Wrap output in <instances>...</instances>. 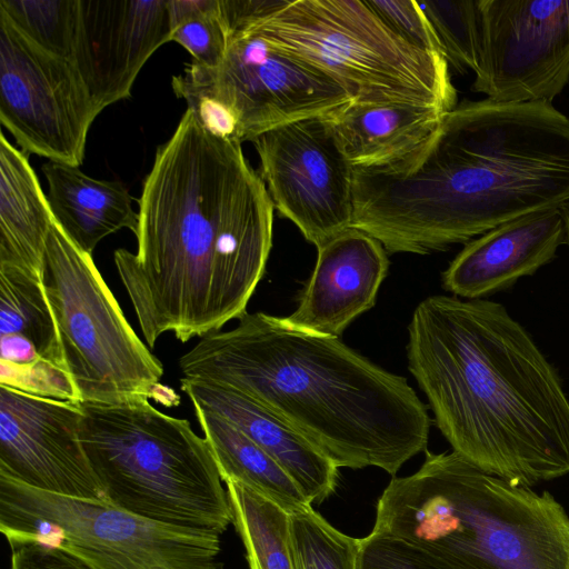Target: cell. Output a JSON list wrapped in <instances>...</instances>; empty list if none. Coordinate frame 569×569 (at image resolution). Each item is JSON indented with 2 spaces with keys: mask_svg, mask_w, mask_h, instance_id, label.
<instances>
[{
  "mask_svg": "<svg viewBox=\"0 0 569 569\" xmlns=\"http://www.w3.org/2000/svg\"><path fill=\"white\" fill-rule=\"evenodd\" d=\"M224 31L226 52L217 67L192 61L171 81L176 96L212 133L252 142L273 128L353 101L331 78L263 36L246 27L224 26Z\"/></svg>",
  "mask_w": 569,
  "mask_h": 569,
  "instance_id": "obj_9",
  "label": "cell"
},
{
  "mask_svg": "<svg viewBox=\"0 0 569 569\" xmlns=\"http://www.w3.org/2000/svg\"><path fill=\"white\" fill-rule=\"evenodd\" d=\"M169 41V0H79L73 63L100 111L131 96L144 63Z\"/></svg>",
  "mask_w": 569,
  "mask_h": 569,
  "instance_id": "obj_15",
  "label": "cell"
},
{
  "mask_svg": "<svg viewBox=\"0 0 569 569\" xmlns=\"http://www.w3.org/2000/svg\"><path fill=\"white\" fill-rule=\"evenodd\" d=\"M226 486L249 569H296L289 513L246 486L232 481Z\"/></svg>",
  "mask_w": 569,
  "mask_h": 569,
  "instance_id": "obj_24",
  "label": "cell"
},
{
  "mask_svg": "<svg viewBox=\"0 0 569 569\" xmlns=\"http://www.w3.org/2000/svg\"><path fill=\"white\" fill-rule=\"evenodd\" d=\"M446 114L431 106L351 101L323 117L352 168L380 169L420 148Z\"/></svg>",
  "mask_w": 569,
  "mask_h": 569,
  "instance_id": "obj_19",
  "label": "cell"
},
{
  "mask_svg": "<svg viewBox=\"0 0 569 569\" xmlns=\"http://www.w3.org/2000/svg\"><path fill=\"white\" fill-rule=\"evenodd\" d=\"M54 222L28 154L0 134V266L41 277Z\"/></svg>",
  "mask_w": 569,
  "mask_h": 569,
  "instance_id": "obj_21",
  "label": "cell"
},
{
  "mask_svg": "<svg viewBox=\"0 0 569 569\" xmlns=\"http://www.w3.org/2000/svg\"><path fill=\"white\" fill-rule=\"evenodd\" d=\"M180 388L192 406L224 418L268 452L296 481L311 505L323 502L335 492L339 469L336 463L267 407L210 381L182 377Z\"/></svg>",
  "mask_w": 569,
  "mask_h": 569,
  "instance_id": "obj_18",
  "label": "cell"
},
{
  "mask_svg": "<svg viewBox=\"0 0 569 569\" xmlns=\"http://www.w3.org/2000/svg\"><path fill=\"white\" fill-rule=\"evenodd\" d=\"M11 569H99L66 548L39 541L11 545Z\"/></svg>",
  "mask_w": 569,
  "mask_h": 569,
  "instance_id": "obj_32",
  "label": "cell"
},
{
  "mask_svg": "<svg viewBox=\"0 0 569 569\" xmlns=\"http://www.w3.org/2000/svg\"><path fill=\"white\" fill-rule=\"evenodd\" d=\"M0 13L40 48L73 62L79 0H0Z\"/></svg>",
  "mask_w": 569,
  "mask_h": 569,
  "instance_id": "obj_25",
  "label": "cell"
},
{
  "mask_svg": "<svg viewBox=\"0 0 569 569\" xmlns=\"http://www.w3.org/2000/svg\"><path fill=\"white\" fill-rule=\"evenodd\" d=\"M472 91L497 102L552 100L569 82V0H479Z\"/></svg>",
  "mask_w": 569,
  "mask_h": 569,
  "instance_id": "obj_13",
  "label": "cell"
},
{
  "mask_svg": "<svg viewBox=\"0 0 569 569\" xmlns=\"http://www.w3.org/2000/svg\"><path fill=\"white\" fill-rule=\"evenodd\" d=\"M41 280L79 403L156 401L162 363L126 319L91 254L80 250L56 221Z\"/></svg>",
  "mask_w": 569,
  "mask_h": 569,
  "instance_id": "obj_8",
  "label": "cell"
},
{
  "mask_svg": "<svg viewBox=\"0 0 569 569\" xmlns=\"http://www.w3.org/2000/svg\"><path fill=\"white\" fill-rule=\"evenodd\" d=\"M4 335L26 338L43 361L67 372L41 277L0 266V336Z\"/></svg>",
  "mask_w": 569,
  "mask_h": 569,
  "instance_id": "obj_23",
  "label": "cell"
},
{
  "mask_svg": "<svg viewBox=\"0 0 569 569\" xmlns=\"http://www.w3.org/2000/svg\"><path fill=\"white\" fill-rule=\"evenodd\" d=\"M179 359L184 378L237 390L267 407L338 468L377 467L395 476L427 450L431 419L408 380L339 337L287 318L244 312Z\"/></svg>",
  "mask_w": 569,
  "mask_h": 569,
  "instance_id": "obj_3",
  "label": "cell"
},
{
  "mask_svg": "<svg viewBox=\"0 0 569 569\" xmlns=\"http://www.w3.org/2000/svg\"><path fill=\"white\" fill-rule=\"evenodd\" d=\"M76 64L0 13V121L26 154L80 167L100 113Z\"/></svg>",
  "mask_w": 569,
  "mask_h": 569,
  "instance_id": "obj_11",
  "label": "cell"
},
{
  "mask_svg": "<svg viewBox=\"0 0 569 569\" xmlns=\"http://www.w3.org/2000/svg\"><path fill=\"white\" fill-rule=\"evenodd\" d=\"M0 367L1 385L40 397L79 403L67 372L46 361L20 368L4 363H0Z\"/></svg>",
  "mask_w": 569,
  "mask_h": 569,
  "instance_id": "obj_31",
  "label": "cell"
},
{
  "mask_svg": "<svg viewBox=\"0 0 569 569\" xmlns=\"http://www.w3.org/2000/svg\"><path fill=\"white\" fill-rule=\"evenodd\" d=\"M559 211L563 222L565 244L569 247V200L559 208Z\"/></svg>",
  "mask_w": 569,
  "mask_h": 569,
  "instance_id": "obj_33",
  "label": "cell"
},
{
  "mask_svg": "<svg viewBox=\"0 0 569 569\" xmlns=\"http://www.w3.org/2000/svg\"><path fill=\"white\" fill-rule=\"evenodd\" d=\"M407 358L452 451L517 486L569 475V398L501 303L423 299L408 326Z\"/></svg>",
  "mask_w": 569,
  "mask_h": 569,
  "instance_id": "obj_2",
  "label": "cell"
},
{
  "mask_svg": "<svg viewBox=\"0 0 569 569\" xmlns=\"http://www.w3.org/2000/svg\"><path fill=\"white\" fill-rule=\"evenodd\" d=\"M229 27L263 36L356 102L431 106L447 113L458 104L447 59L405 41L365 0H290L264 19Z\"/></svg>",
  "mask_w": 569,
  "mask_h": 569,
  "instance_id": "obj_7",
  "label": "cell"
},
{
  "mask_svg": "<svg viewBox=\"0 0 569 569\" xmlns=\"http://www.w3.org/2000/svg\"><path fill=\"white\" fill-rule=\"evenodd\" d=\"M373 532L418 547L453 569H569V516L548 491L512 485L455 451L426 450L393 477Z\"/></svg>",
  "mask_w": 569,
  "mask_h": 569,
  "instance_id": "obj_5",
  "label": "cell"
},
{
  "mask_svg": "<svg viewBox=\"0 0 569 569\" xmlns=\"http://www.w3.org/2000/svg\"><path fill=\"white\" fill-rule=\"evenodd\" d=\"M358 569H453L427 551L371 531L361 539Z\"/></svg>",
  "mask_w": 569,
  "mask_h": 569,
  "instance_id": "obj_29",
  "label": "cell"
},
{
  "mask_svg": "<svg viewBox=\"0 0 569 569\" xmlns=\"http://www.w3.org/2000/svg\"><path fill=\"white\" fill-rule=\"evenodd\" d=\"M137 251L114 264L149 347L219 331L247 311L272 246L273 202L241 143L186 110L138 199Z\"/></svg>",
  "mask_w": 569,
  "mask_h": 569,
  "instance_id": "obj_1",
  "label": "cell"
},
{
  "mask_svg": "<svg viewBox=\"0 0 569 569\" xmlns=\"http://www.w3.org/2000/svg\"><path fill=\"white\" fill-rule=\"evenodd\" d=\"M193 409L224 483L246 486L289 515L312 507L289 473L241 430L199 406Z\"/></svg>",
  "mask_w": 569,
  "mask_h": 569,
  "instance_id": "obj_22",
  "label": "cell"
},
{
  "mask_svg": "<svg viewBox=\"0 0 569 569\" xmlns=\"http://www.w3.org/2000/svg\"><path fill=\"white\" fill-rule=\"evenodd\" d=\"M418 4L438 36L448 64L460 73L476 72L481 41L479 0H427Z\"/></svg>",
  "mask_w": 569,
  "mask_h": 569,
  "instance_id": "obj_27",
  "label": "cell"
},
{
  "mask_svg": "<svg viewBox=\"0 0 569 569\" xmlns=\"http://www.w3.org/2000/svg\"><path fill=\"white\" fill-rule=\"evenodd\" d=\"M568 200L569 117L548 101L465 100L376 187L387 237L416 254Z\"/></svg>",
  "mask_w": 569,
  "mask_h": 569,
  "instance_id": "obj_4",
  "label": "cell"
},
{
  "mask_svg": "<svg viewBox=\"0 0 569 569\" xmlns=\"http://www.w3.org/2000/svg\"><path fill=\"white\" fill-rule=\"evenodd\" d=\"M296 569H358L361 539L329 523L313 507L289 515Z\"/></svg>",
  "mask_w": 569,
  "mask_h": 569,
  "instance_id": "obj_26",
  "label": "cell"
},
{
  "mask_svg": "<svg viewBox=\"0 0 569 569\" xmlns=\"http://www.w3.org/2000/svg\"><path fill=\"white\" fill-rule=\"evenodd\" d=\"M368 7L411 46L445 57L430 21L415 0H365ZM446 58V57H445Z\"/></svg>",
  "mask_w": 569,
  "mask_h": 569,
  "instance_id": "obj_30",
  "label": "cell"
},
{
  "mask_svg": "<svg viewBox=\"0 0 569 569\" xmlns=\"http://www.w3.org/2000/svg\"><path fill=\"white\" fill-rule=\"evenodd\" d=\"M79 403L0 383V476L74 499L107 502L80 440Z\"/></svg>",
  "mask_w": 569,
  "mask_h": 569,
  "instance_id": "obj_14",
  "label": "cell"
},
{
  "mask_svg": "<svg viewBox=\"0 0 569 569\" xmlns=\"http://www.w3.org/2000/svg\"><path fill=\"white\" fill-rule=\"evenodd\" d=\"M169 10L171 41L181 44L194 63L217 67L227 47L219 0H169Z\"/></svg>",
  "mask_w": 569,
  "mask_h": 569,
  "instance_id": "obj_28",
  "label": "cell"
},
{
  "mask_svg": "<svg viewBox=\"0 0 569 569\" xmlns=\"http://www.w3.org/2000/svg\"><path fill=\"white\" fill-rule=\"evenodd\" d=\"M80 440L107 502L130 513L222 533L233 523L204 439L149 400L80 402Z\"/></svg>",
  "mask_w": 569,
  "mask_h": 569,
  "instance_id": "obj_6",
  "label": "cell"
},
{
  "mask_svg": "<svg viewBox=\"0 0 569 569\" xmlns=\"http://www.w3.org/2000/svg\"><path fill=\"white\" fill-rule=\"evenodd\" d=\"M562 244L559 209L520 217L467 242L442 272V287L458 298L483 299L536 273Z\"/></svg>",
  "mask_w": 569,
  "mask_h": 569,
  "instance_id": "obj_17",
  "label": "cell"
},
{
  "mask_svg": "<svg viewBox=\"0 0 569 569\" xmlns=\"http://www.w3.org/2000/svg\"><path fill=\"white\" fill-rule=\"evenodd\" d=\"M274 209L318 249L351 228L353 168L325 117L273 128L252 141Z\"/></svg>",
  "mask_w": 569,
  "mask_h": 569,
  "instance_id": "obj_12",
  "label": "cell"
},
{
  "mask_svg": "<svg viewBox=\"0 0 569 569\" xmlns=\"http://www.w3.org/2000/svg\"><path fill=\"white\" fill-rule=\"evenodd\" d=\"M383 246L370 234L349 228L318 248V258L297 309L293 326L339 337L371 309L388 273Z\"/></svg>",
  "mask_w": 569,
  "mask_h": 569,
  "instance_id": "obj_16",
  "label": "cell"
},
{
  "mask_svg": "<svg viewBox=\"0 0 569 569\" xmlns=\"http://www.w3.org/2000/svg\"><path fill=\"white\" fill-rule=\"evenodd\" d=\"M42 171L56 223L83 252L91 254L103 238L123 228L136 232L138 212L121 182L94 179L79 167L53 161Z\"/></svg>",
  "mask_w": 569,
  "mask_h": 569,
  "instance_id": "obj_20",
  "label": "cell"
},
{
  "mask_svg": "<svg viewBox=\"0 0 569 569\" xmlns=\"http://www.w3.org/2000/svg\"><path fill=\"white\" fill-rule=\"evenodd\" d=\"M0 531L9 545L39 541L99 569H223L220 535L143 518L108 502L41 491L0 476Z\"/></svg>",
  "mask_w": 569,
  "mask_h": 569,
  "instance_id": "obj_10",
  "label": "cell"
}]
</instances>
